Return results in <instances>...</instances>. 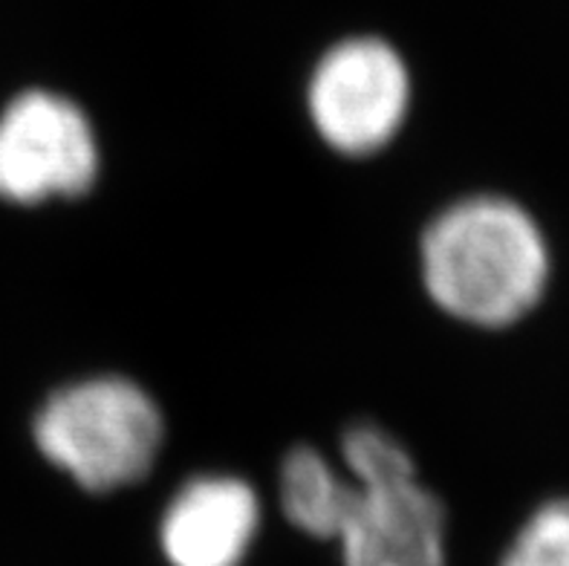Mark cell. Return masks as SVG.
I'll use <instances>...</instances> for the list:
<instances>
[{
  "label": "cell",
  "mask_w": 569,
  "mask_h": 566,
  "mask_svg": "<svg viewBox=\"0 0 569 566\" xmlns=\"http://www.w3.org/2000/svg\"><path fill=\"white\" fill-rule=\"evenodd\" d=\"M549 246L527 208L500 193L451 202L419 240L428 298L455 321L503 330L529 316L549 284Z\"/></svg>",
  "instance_id": "cell-1"
},
{
  "label": "cell",
  "mask_w": 569,
  "mask_h": 566,
  "mask_svg": "<svg viewBox=\"0 0 569 566\" xmlns=\"http://www.w3.org/2000/svg\"><path fill=\"white\" fill-rule=\"evenodd\" d=\"M38 451L84 491L110 495L142 483L166 443V419L142 385L90 376L58 387L32 423Z\"/></svg>",
  "instance_id": "cell-2"
},
{
  "label": "cell",
  "mask_w": 569,
  "mask_h": 566,
  "mask_svg": "<svg viewBox=\"0 0 569 566\" xmlns=\"http://www.w3.org/2000/svg\"><path fill=\"white\" fill-rule=\"evenodd\" d=\"M411 96V72L397 47L356 36L318 58L307 85V110L327 148L341 157H370L397 139Z\"/></svg>",
  "instance_id": "cell-3"
},
{
  "label": "cell",
  "mask_w": 569,
  "mask_h": 566,
  "mask_svg": "<svg viewBox=\"0 0 569 566\" xmlns=\"http://www.w3.org/2000/svg\"><path fill=\"white\" fill-rule=\"evenodd\" d=\"M101 157L90 116L67 96L27 90L0 113V197L18 206L84 197Z\"/></svg>",
  "instance_id": "cell-4"
},
{
  "label": "cell",
  "mask_w": 569,
  "mask_h": 566,
  "mask_svg": "<svg viewBox=\"0 0 569 566\" xmlns=\"http://www.w3.org/2000/svg\"><path fill=\"white\" fill-rule=\"evenodd\" d=\"M446 506L419 477L353 483L336 540L345 566H446Z\"/></svg>",
  "instance_id": "cell-5"
},
{
  "label": "cell",
  "mask_w": 569,
  "mask_h": 566,
  "mask_svg": "<svg viewBox=\"0 0 569 566\" xmlns=\"http://www.w3.org/2000/svg\"><path fill=\"white\" fill-rule=\"evenodd\" d=\"M258 529V491L231 474H202L166 506L159 546L171 566H240Z\"/></svg>",
  "instance_id": "cell-6"
},
{
  "label": "cell",
  "mask_w": 569,
  "mask_h": 566,
  "mask_svg": "<svg viewBox=\"0 0 569 566\" xmlns=\"http://www.w3.org/2000/svg\"><path fill=\"white\" fill-rule=\"evenodd\" d=\"M281 509L289 524L307 538L336 540L350 477L310 445H296L281 463Z\"/></svg>",
  "instance_id": "cell-7"
},
{
  "label": "cell",
  "mask_w": 569,
  "mask_h": 566,
  "mask_svg": "<svg viewBox=\"0 0 569 566\" xmlns=\"http://www.w3.org/2000/svg\"><path fill=\"white\" fill-rule=\"evenodd\" d=\"M341 459L353 483H388L413 477L417 463L411 451L390 430L373 423L350 425L341 437Z\"/></svg>",
  "instance_id": "cell-8"
},
{
  "label": "cell",
  "mask_w": 569,
  "mask_h": 566,
  "mask_svg": "<svg viewBox=\"0 0 569 566\" xmlns=\"http://www.w3.org/2000/svg\"><path fill=\"white\" fill-rule=\"evenodd\" d=\"M500 566H569V497L535 509Z\"/></svg>",
  "instance_id": "cell-9"
}]
</instances>
